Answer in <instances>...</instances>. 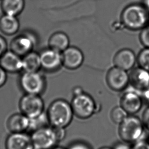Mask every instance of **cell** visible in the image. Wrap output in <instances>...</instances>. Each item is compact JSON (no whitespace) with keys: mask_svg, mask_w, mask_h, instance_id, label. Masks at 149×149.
Segmentation results:
<instances>
[{"mask_svg":"<svg viewBox=\"0 0 149 149\" xmlns=\"http://www.w3.org/2000/svg\"><path fill=\"white\" fill-rule=\"evenodd\" d=\"M143 4L145 5L148 10L149 11V0H143Z\"/></svg>","mask_w":149,"mask_h":149,"instance_id":"cell-34","label":"cell"},{"mask_svg":"<svg viewBox=\"0 0 149 149\" xmlns=\"http://www.w3.org/2000/svg\"><path fill=\"white\" fill-rule=\"evenodd\" d=\"M120 106L128 115H135L142 108L143 99L141 96L135 91H126L121 96Z\"/></svg>","mask_w":149,"mask_h":149,"instance_id":"cell-13","label":"cell"},{"mask_svg":"<svg viewBox=\"0 0 149 149\" xmlns=\"http://www.w3.org/2000/svg\"><path fill=\"white\" fill-rule=\"evenodd\" d=\"M142 121L146 129L149 131V106L143 111Z\"/></svg>","mask_w":149,"mask_h":149,"instance_id":"cell-29","label":"cell"},{"mask_svg":"<svg viewBox=\"0 0 149 149\" xmlns=\"http://www.w3.org/2000/svg\"><path fill=\"white\" fill-rule=\"evenodd\" d=\"M50 149H67V148L63 147H61V146H58V145H57L56 146H55L54 147Z\"/></svg>","mask_w":149,"mask_h":149,"instance_id":"cell-35","label":"cell"},{"mask_svg":"<svg viewBox=\"0 0 149 149\" xmlns=\"http://www.w3.org/2000/svg\"><path fill=\"white\" fill-rule=\"evenodd\" d=\"M0 1H1V0H0Z\"/></svg>","mask_w":149,"mask_h":149,"instance_id":"cell-38","label":"cell"},{"mask_svg":"<svg viewBox=\"0 0 149 149\" xmlns=\"http://www.w3.org/2000/svg\"><path fill=\"white\" fill-rule=\"evenodd\" d=\"M19 83L22 90L26 94L41 96L47 87L45 77L39 72H23L19 77Z\"/></svg>","mask_w":149,"mask_h":149,"instance_id":"cell-5","label":"cell"},{"mask_svg":"<svg viewBox=\"0 0 149 149\" xmlns=\"http://www.w3.org/2000/svg\"><path fill=\"white\" fill-rule=\"evenodd\" d=\"M136 63L137 56L133 51L129 48L119 50L113 58L115 66L126 71L133 69Z\"/></svg>","mask_w":149,"mask_h":149,"instance_id":"cell-16","label":"cell"},{"mask_svg":"<svg viewBox=\"0 0 149 149\" xmlns=\"http://www.w3.org/2000/svg\"><path fill=\"white\" fill-rule=\"evenodd\" d=\"M139 40L145 48H149V25L141 30Z\"/></svg>","mask_w":149,"mask_h":149,"instance_id":"cell-25","label":"cell"},{"mask_svg":"<svg viewBox=\"0 0 149 149\" xmlns=\"http://www.w3.org/2000/svg\"><path fill=\"white\" fill-rule=\"evenodd\" d=\"M0 67L7 73L16 74L22 71V58L11 51L7 50L0 58Z\"/></svg>","mask_w":149,"mask_h":149,"instance_id":"cell-14","label":"cell"},{"mask_svg":"<svg viewBox=\"0 0 149 149\" xmlns=\"http://www.w3.org/2000/svg\"><path fill=\"white\" fill-rule=\"evenodd\" d=\"M83 92H84L83 89L81 88V87H77L73 90V96L79 95V94H80Z\"/></svg>","mask_w":149,"mask_h":149,"instance_id":"cell-33","label":"cell"},{"mask_svg":"<svg viewBox=\"0 0 149 149\" xmlns=\"http://www.w3.org/2000/svg\"><path fill=\"white\" fill-rule=\"evenodd\" d=\"M30 119L22 112L11 115L6 121L7 129L10 133H20L28 131Z\"/></svg>","mask_w":149,"mask_h":149,"instance_id":"cell-17","label":"cell"},{"mask_svg":"<svg viewBox=\"0 0 149 149\" xmlns=\"http://www.w3.org/2000/svg\"><path fill=\"white\" fill-rule=\"evenodd\" d=\"M31 136L36 149H52L60 141L56 128L50 125L35 130L31 132Z\"/></svg>","mask_w":149,"mask_h":149,"instance_id":"cell-6","label":"cell"},{"mask_svg":"<svg viewBox=\"0 0 149 149\" xmlns=\"http://www.w3.org/2000/svg\"><path fill=\"white\" fill-rule=\"evenodd\" d=\"M49 46L50 48L62 53L70 46V39L65 33L56 32L49 37Z\"/></svg>","mask_w":149,"mask_h":149,"instance_id":"cell-19","label":"cell"},{"mask_svg":"<svg viewBox=\"0 0 149 149\" xmlns=\"http://www.w3.org/2000/svg\"><path fill=\"white\" fill-rule=\"evenodd\" d=\"M19 108L20 112L32 119L45 112V103L40 95L24 93L19 102Z\"/></svg>","mask_w":149,"mask_h":149,"instance_id":"cell-7","label":"cell"},{"mask_svg":"<svg viewBox=\"0 0 149 149\" xmlns=\"http://www.w3.org/2000/svg\"><path fill=\"white\" fill-rule=\"evenodd\" d=\"M36 149V148H35V149Z\"/></svg>","mask_w":149,"mask_h":149,"instance_id":"cell-37","label":"cell"},{"mask_svg":"<svg viewBox=\"0 0 149 149\" xmlns=\"http://www.w3.org/2000/svg\"><path fill=\"white\" fill-rule=\"evenodd\" d=\"M71 105L75 116L82 119H89L99 110L93 97L84 91L73 96Z\"/></svg>","mask_w":149,"mask_h":149,"instance_id":"cell-4","label":"cell"},{"mask_svg":"<svg viewBox=\"0 0 149 149\" xmlns=\"http://www.w3.org/2000/svg\"><path fill=\"white\" fill-rule=\"evenodd\" d=\"M129 84L143 93L149 87V72L141 67H134L129 74Z\"/></svg>","mask_w":149,"mask_h":149,"instance_id":"cell-15","label":"cell"},{"mask_svg":"<svg viewBox=\"0 0 149 149\" xmlns=\"http://www.w3.org/2000/svg\"><path fill=\"white\" fill-rule=\"evenodd\" d=\"M37 41L36 37L32 33L22 32L13 37L10 41L9 50L22 57L33 51Z\"/></svg>","mask_w":149,"mask_h":149,"instance_id":"cell-8","label":"cell"},{"mask_svg":"<svg viewBox=\"0 0 149 149\" xmlns=\"http://www.w3.org/2000/svg\"><path fill=\"white\" fill-rule=\"evenodd\" d=\"M131 149H149V142L141 140L134 143Z\"/></svg>","mask_w":149,"mask_h":149,"instance_id":"cell-27","label":"cell"},{"mask_svg":"<svg viewBox=\"0 0 149 149\" xmlns=\"http://www.w3.org/2000/svg\"><path fill=\"white\" fill-rule=\"evenodd\" d=\"M47 113L49 125L56 128L65 129L70 124L74 115L71 103L61 99L50 104Z\"/></svg>","mask_w":149,"mask_h":149,"instance_id":"cell-2","label":"cell"},{"mask_svg":"<svg viewBox=\"0 0 149 149\" xmlns=\"http://www.w3.org/2000/svg\"><path fill=\"white\" fill-rule=\"evenodd\" d=\"M98 149H113V148L109 147H102Z\"/></svg>","mask_w":149,"mask_h":149,"instance_id":"cell-36","label":"cell"},{"mask_svg":"<svg viewBox=\"0 0 149 149\" xmlns=\"http://www.w3.org/2000/svg\"><path fill=\"white\" fill-rule=\"evenodd\" d=\"M8 50V44L6 39L0 35V58Z\"/></svg>","mask_w":149,"mask_h":149,"instance_id":"cell-28","label":"cell"},{"mask_svg":"<svg viewBox=\"0 0 149 149\" xmlns=\"http://www.w3.org/2000/svg\"><path fill=\"white\" fill-rule=\"evenodd\" d=\"M129 144L125 141L119 142L116 143L113 148V149H131V147Z\"/></svg>","mask_w":149,"mask_h":149,"instance_id":"cell-31","label":"cell"},{"mask_svg":"<svg viewBox=\"0 0 149 149\" xmlns=\"http://www.w3.org/2000/svg\"><path fill=\"white\" fill-rule=\"evenodd\" d=\"M24 0H1V8L4 14L17 16L24 10Z\"/></svg>","mask_w":149,"mask_h":149,"instance_id":"cell-21","label":"cell"},{"mask_svg":"<svg viewBox=\"0 0 149 149\" xmlns=\"http://www.w3.org/2000/svg\"><path fill=\"white\" fill-rule=\"evenodd\" d=\"M23 72H36L41 69L39 53L32 51L22 57Z\"/></svg>","mask_w":149,"mask_h":149,"instance_id":"cell-20","label":"cell"},{"mask_svg":"<svg viewBox=\"0 0 149 149\" xmlns=\"http://www.w3.org/2000/svg\"><path fill=\"white\" fill-rule=\"evenodd\" d=\"M128 115L127 112L121 106L113 108L111 112V118L113 123L120 124Z\"/></svg>","mask_w":149,"mask_h":149,"instance_id":"cell-23","label":"cell"},{"mask_svg":"<svg viewBox=\"0 0 149 149\" xmlns=\"http://www.w3.org/2000/svg\"><path fill=\"white\" fill-rule=\"evenodd\" d=\"M30 119L28 131L32 132L35 130L49 125L47 112H43L38 117Z\"/></svg>","mask_w":149,"mask_h":149,"instance_id":"cell-22","label":"cell"},{"mask_svg":"<svg viewBox=\"0 0 149 149\" xmlns=\"http://www.w3.org/2000/svg\"><path fill=\"white\" fill-rule=\"evenodd\" d=\"M121 20L129 30H142L149 25V11L143 3L130 4L123 9Z\"/></svg>","mask_w":149,"mask_h":149,"instance_id":"cell-1","label":"cell"},{"mask_svg":"<svg viewBox=\"0 0 149 149\" xmlns=\"http://www.w3.org/2000/svg\"><path fill=\"white\" fill-rule=\"evenodd\" d=\"M7 80V73L0 67V89L4 86Z\"/></svg>","mask_w":149,"mask_h":149,"instance_id":"cell-30","label":"cell"},{"mask_svg":"<svg viewBox=\"0 0 149 149\" xmlns=\"http://www.w3.org/2000/svg\"><path fill=\"white\" fill-rule=\"evenodd\" d=\"M67 149H92L89 143L81 141H74Z\"/></svg>","mask_w":149,"mask_h":149,"instance_id":"cell-26","label":"cell"},{"mask_svg":"<svg viewBox=\"0 0 149 149\" xmlns=\"http://www.w3.org/2000/svg\"><path fill=\"white\" fill-rule=\"evenodd\" d=\"M119 134L123 141L128 143H135L143 140L146 128L142 119L134 115L128 117L120 124Z\"/></svg>","mask_w":149,"mask_h":149,"instance_id":"cell-3","label":"cell"},{"mask_svg":"<svg viewBox=\"0 0 149 149\" xmlns=\"http://www.w3.org/2000/svg\"><path fill=\"white\" fill-rule=\"evenodd\" d=\"M63 66L70 70L79 69L84 61V55L79 48L69 46L62 53Z\"/></svg>","mask_w":149,"mask_h":149,"instance_id":"cell-12","label":"cell"},{"mask_svg":"<svg viewBox=\"0 0 149 149\" xmlns=\"http://www.w3.org/2000/svg\"><path fill=\"white\" fill-rule=\"evenodd\" d=\"M20 23L17 16L3 14L0 18V31L6 36H13L18 32Z\"/></svg>","mask_w":149,"mask_h":149,"instance_id":"cell-18","label":"cell"},{"mask_svg":"<svg viewBox=\"0 0 149 149\" xmlns=\"http://www.w3.org/2000/svg\"><path fill=\"white\" fill-rule=\"evenodd\" d=\"M41 69L49 72L58 71L63 66L62 53L52 48H46L39 53Z\"/></svg>","mask_w":149,"mask_h":149,"instance_id":"cell-10","label":"cell"},{"mask_svg":"<svg viewBox=\"0 0 149 149\" xmlns=\"http://www.w3.org/2000/svg\"><path fill=\"white\" fill-rule=\"evenodd\" d=\"M127 72L116 66L109 69L106 77L109 87L117 92L127 89L129 85V74Z\"/></svg>","mask_w":149,"mask_h":149,"instance_id":"cell-9","label":"cell"},{"mask_svg":"<svg viewBox=\"0 0 149 149\" xmlns=\"http://www.w3.org/2000/svg\"><path fill=\"white\" fill-rule=\"evenodd\" d=\"M5 149H34L31 135L25 132L10 133L5 141Z\"/></svg>","mask_w":149,"mask_h":149,"instance_id":"cell-11","label":"cell"},{"mask_svg":"<svg viewBox=\"0 0 149 149\" xmlns=\"http://www.w3.org/2000/svg\"><path fill=\"white\" fill-rule=\"evenodd\" d=\"M143 99L149 104V87L143 92Z\"/></svg>","mask_w":149,"mask_h":149,"instance_id":"cell-32","label":"cell"},{"mask_svg":"<svg viewBox=\"0 0 149 149\" xmlns=\"http://www.w3.org/2000/svg\"><path fill=\"white\" fill-rule=\"evenodd\" d=\"M139 67L149 72V48H145L140 51L137 56Z\"/></svg>","mask_w":149,"mask_h":149,"instance_id":"cell-24","label":"cell"}]
</instances>
